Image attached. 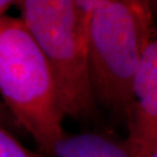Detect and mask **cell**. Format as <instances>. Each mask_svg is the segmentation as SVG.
Listing matches in <instances>:
<instances>
[{
  "label": "cell",
  "mask_w": 157,
  "mask_h": 157,
  "mask_svg": "<svg viewBox=\"0 0 157 157\" xmlns=\"http://www.w3.org/2000/svg\"><path fill=\"white\" fill-rule=\"evenodd\" d=\"M91 1L21 0V21L39 46L54 78L65 117L85 119L97 110L90 81L88 18Z\"/></svg>",
  "instance_id": "3"
},
{
  "label": "cell",
  "mask_w": 157,
  "mask_h": 157,
  "mask_svg": "<svg viewBox=\"0 0 157 157\" xmlns=\"http://www.w3.org/2000/svg\"><path fill=\"white\" fill-rule=\"evenodd\" d=\"M0 125L7 128L8 131H10L13 134H17L18 132H23L20 124H17V121H15L8 109L3 104L1 99H0Z\"/></svg>",
  "instance_id": "7"
},
{
  "label": "cell",
  "mask_w": 157,
  "mask_h": 157,
  "mask_svg": "<svg viewBox=\"0 0 157 157\" xmlns=\"http://www.w3.org/2000/svg\"><path fill=\"white\" fill-rule=\"evenodd\" d=\"M134 157H147L157 145V29L149 41L132 86L127 115Z\"/></svg>",
  "instance_id": "4"
},
{
  "label": "cell",
  "mask_w": 157,
  "mask_h": 157,
  "mask_svg": "<svg viewBox=\"0 0 157 157\" xmlns=\"http://www.w3.org/2000/svg\"><path fill=\"white\" fill-rule=\"evenodd\" d=\"M150 2V7H151L153 17L157 18V1H149Z\"/></svg>",
  "instance_id": "9"
},
{
  "label": "cell",
  "mask_w": 157,
  "mask_h": 157,
  "mask_svg": "<svg viewBox=\"0 0 157 157\" xmlns=\"http://www.w3.org/2000/svg\"><path fill=\"white\" fill-rule=\"evenodd\" d=\"M0 99L39 152L52 157L65 134L58 91L42 51L21 18L0 23Z\"/></svg>",
  "instance_id": "2"
},
{
  "label": "cell",
  "mask_w": 157,
  "mask_h": 157,
  "mask_svg": "<svg viewBox=\"0 0 157 157\" xmlns=\"http://www.w3.org/2000/svg\"><path fill=\"white\" fill-rule=\"evenodd\" d=\"M12 5H15V1H9V0H0V23L3 18L7 17L5 13Z\"/></svg>",
  "instance_id": "8"
},
{
  "label": "cell",
  "mask_w": 157,
  "mask_h": 157,
  "mask_svg": "<svg viewBox=\"0 0 157 157\" xmlns=\"http://www.w3.org/2000/svg\"><path fill=\"white\" fill-rule=\"evenodd\" d=\"M147 157H157V145L153 148V150L151 151V153L147 156Z\"/></svg>",
  "instance_id": "10"
},
{
  "label": "cell",
  "mask_w": 157,
  "mask_h": 157,
  "mask_svg": "<svg viewBox=\"0 0 157 157\" xmlns=\"http://www.w3.org/2000/svg\"><path fill=\"white\" fill-rule=\"evenodd\" d=\"M154 31L149 1L93 0L88 56L96 103L127 117L135 75Z\"/></svg>",
  "instance_id": "1"
},
{
  "label": "cell",
  "mask_w": 157,
  "mask_h": 157,
  "mask_svg": "<svg viewBox=\"0 0 157 157\" xmlns=\"http://www.w3.org/2000/svg\"><path fill=\"white\" fill-rule=\"evenodd\" d=\"M52 157H134L128 140L99 133L64 134L54 145Z\"/></svg>",
  "instance_id": "5"
},
{
  "label": "cell",
  "mask_w": 157,
  "mask_h": 157,
  "mask_svg": "<svg viewBox=\"0 0 157 157\" xmlns=\"http://www.w3.org/2000/svg\"><path fill=\"white\" fill-rule=\"evenodd\" d=\"M0 157H46L27 148L7 128L0 125Z\"/></svg>",
  "instance_id": "6"
}]
</instances>
